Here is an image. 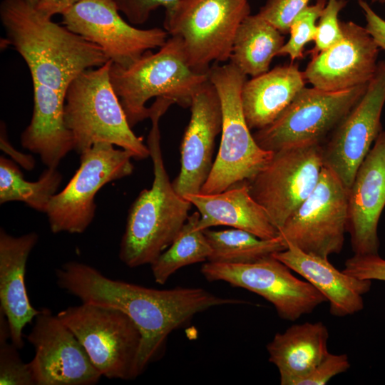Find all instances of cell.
<instances>
[{
	"label": "cell",
	"mask_w": 385,
	"mask_h": 385,
	"mask_svg": "<svg viewBox=\"0 0 385 385\" xmlns=\"http://www.w3.org/2000/svg\"><path fill=\"white\" fill-rule=\"evenodd\" d=\"M326 4L327 0H317L315 4L308 5L294 19L289 30L290 37L277 56H289L292 61L303 58L305 45L315 39L316 21Z\"/></svg>",
	"instance_id": "obj_31"
},
{
	"label": "cell",
	"mask_w": 385,
	"mask_h": 385,
	"mask_svg": "<svg viewBox=\"0 0 385 385\" xmlns=\"http://www.w3.org/2000/svg\"><path fill=\"white\" fill-rule=\"evenodd\" d=\"M27 340L35 385H92L103 376L73 332L48 308L39 310Z\"/></svg>",
	"instance_id": "obj_16"
},
{
	"label": "cell",
	"mask_w": 385,
	"mask_h": 385,
	"mask_svg": "<svg viewBox=\"0 0 385 385\" xmlns=\"http://www.w3.org/2000/svg\"><path fill=\"white\" fill-rule=\"evenodd\" d=\"M323 167L322 144L298 145L274 152L267 165L246 182L279 230L314 190Z\"/></svg>",
	"instance_id": "obj_11"
},
{
	"label": "cell",
	"mask_w": 385,
	"mask_h": 385,
	"mask_svg": "<svg viewBox=\"0 0 385 385\" xmlns=\"http://www.w3.org/2000/svg\"><path fill=\"white\" fill-rule=\"evenodd\" d=\"M0 17L6 43L24 58L33 83L66 94L82 72L109 61L98 46L53 22L26 0H3Z\"/></svg>",
	"instance_id": "obj_2"
},
{
	"label": "cell",
	"mask_w": 385,
	"mask_h": 385,
	"mask_svg": "<svg viewBox=\"0 0 385 385\" xmlns=\"http://www.w3.org/2000/svg\"><path fill=\"white\" fill-rule=\"evenodd\" d=\"M385 103V59L377 63L366 90L322 145L324 166L349 190L361 163L381 130Z\"/></svg>",
	"instance_id": "obj_15"
},
{
	"label": "cell",
	"mask_w": 385,
	"mask_h": 385,
	"mask_svg": "<svg viewBox=\"0 0 385 385\" xmlns=\"http://www.w3.org/2000/svg\"><path fill=\"white\" fill-rule=\"evenodd\" d=\"M118 10L135 25L145 23L152 11L160 6L168 9L178 0H114Z\"/></svg>",
	"instance_id": "obj_36"
},
{
	"label": "cell",
	"mask_w": 385,
	"mask_h": 385,
	"mask_svg": "<svg viewBox=\"0 0 385 385\" xmlns=\"http://www.w3.org/2000/svg\"><path fill=\"white\" fill-rule=\"evenodd\" d=\"M1 148L8 153L16 163L24 168L31 170L34 168L35 161L34 158L27 154L20 153L9 142L4 123L1 125Z\"/></svg>",
	"instance_id": "obj_38"
},
{
	"label": "cell",
	"mask_w": 385,
	"mask_h": 385,
	"mask_svg": "<svg viewBox=\"0 0 385 385\" xmlns=\"http://www.w3.org/2000/svg\"><path fill=\"white\" fill-rule=\"evenodd\" d=\"M119 12L114 0H81L62 14V24L98 46L113 63L126 68L163 46L169 34L160 28L133 26Z\"/></svg>",
	"instance_id": "obj_14"
},
{
	"label": "cell",
	"mask_w": 385,
	"mask_h": 385,
	"mask_svg": "<svg viewBox=\"0 0 385 385\" xmlns=\"http://www.w3.org/2000/svg\"><path fill=\"white\" fill-rule=\"evenodd\" d=\"M191 115L180 146V170L173 182L183 197L200 193L213 165L216 136L222 130V107L218 93L207 79L195 94Z\"/></svg>",
	"instance_id": "obj_18"
},
{
	"label": "cell",
	"mask_w": 385,
	"mask_h": 385,
	"mask_svg": "<svg viewBox=\"0 0 385 385\" xmlns=\"http://www.w3.org/2000/svg\"><path fill=\"white\" fill-rule=\"evenodd\" d=\"M273 256L302 276L327 299L335 317L354 314L364 308L362 296L370 290L371 280L361 279L334 267L328 258L308 254L296 246Z\"/></svg>",
	"instance_id": "obj_21"
},
{
	"label": "cell",
	"mask_w": 385,
	"mask_h": 385,
	"mask_svg": "<svg viewBox=\"0 0 385 385\" xmlns=\"http://www.w3.org/2000/svg\"><path fill=\"white\" fill-rule=\"evenodd\" d=\"M341 40L312 56L303 71L314 88L337 91L368 84L376 72L379 48L366 28L353 21H341Z\"/></svg>",
	"instance_id": "obj_17"
},
{
	"label": "cell",
	"mask_w": 385,
	"mask_h": 385,
	"mask_svg": "<svg viewBox=\"0 0 385 385\" xmlns=\"http://www.w3.org/2000/svg\"><path fill=\"white\" fill-rule=\"evenodd\" d=\"M9 322L0 311V384L35 385L30 362L24 363L11 342Z\"/></svg>",
	"instance_id": "obj_30"
},
{
	"label": "cell",
	"mask_w": 385,
	"mask_h": 385,
	"mask_svg": "<svg viewBox=\"0 0 385 385\" xmlns=\"http://www.w3.org/2000/svg\"><path fill=\"white\" fill-rule=\"evenodd\" d=\"M204 233L212 250L208 262L251 263L287 248L279 235L272 239H262L237 228L223 230L206 229Z\"/></svg>",
	"instance_id": "obj_27"
},
{
	"label": "cell",
	"mask_w": 385,
	"mask_h": 385,
	"mask_svg": "<svg viewBox=\"0 0 385 385\" xmlns=\"http://www.w3.org/2000/svg\"><path fill=\"white\" fill-rule=\"evenodd\" d=\"M305 80L294 63L277 66L247 80L241 101L250 129L259 130L274 121L305 87Z\"/></svg>",
	"instance_id": "obj_24"
},
{
	"label": "cell",
	"mask_w": 385,
	"mask_h": 385,
	"mask_svg": "<svg viewBox=\"0 0 385 385\" xmlns=\"http://www.w3.org/2000/svg\"><path fill=\"white\" fill-rule=\"evenodd\" d=\"M110 78L132 128L150 118V108L145 104L153 97L190 107L208 76L191 68L182 40L170 36L156 53L148 51L126 68L112 62Z\"/></svg>",
	"instance_id": "obj_4"
},
{
	"label": "cell",
	"mask_w": 385,
	"mask_h": 385,
	"mask_svg": "<svg viewBox=\"0 0 385 385\" xmlns=\"http://www.w3.org/2000/svg\"><path fill=\"white\" fill-rule=\"evenodd\" d=\"M171 106L156 98L150 107L152 127L147 145L154 179L130 207L119 257L130 268L152 264L173 242L188 217L192 204L175 190L167 173L160 148L159 120Z\"/></svg>",
	"instance_id": "obj_3"
},
{
	"label": "cell",
	"mask_w": 385,
	"mask_h": 385,
	"mask_svg": "<svg viewBox=\"0 0 385 385\" xmlns=\"http://www.w3.org/2000/svg\"><path fill=\"white\" fill-rule=\"evenodd\" d=\"M109 60L82 72L65 95L64 120L78 154L101 142L120 147L136 160L150 156L148 145L131 129L111 82Z\"/></svg>",
	"instance_id": "obj_5"
},
{
	"label": "cell",
	"mask_w": 385,
	"mask_h": 385,
	"mask_svg": "<svg viewBox=\"0 0 385 385\" xmlns=\"http://www.w3.org/2000/svg\"><path fill=\"white\" fill-rule=\"evenodd\" d=\"M200 215L197 227L205 230L225 225L247 231L262 239L279 236L265 210L252 196L247 182L218 193L188 194L184 196Z\"/></svg>",
	"instance_id": "obj_22"
},
{
	"label": "cell",
	"mask_w": 385,
	"mask_h": 385,
	"mask_svg": "<svg viewBox=\"0 0 385 385\" xmlns=\"http://www.w3.org/2000/svg\"><path fill=\"white\" fill-rule=\"evenodd\" d=\"M346 0H328L319 18L317 25L315 46L311 51L312 56L327 49L341 40L343 36L338 16L346 6Z\"/></svg>",
	"instance_id": "obj_32"
},
{
	"label": "cell",
	"mask_w": 385,
	"mask_h": 385,
	"mask_svg": "<svg viewBox=\"0 0 385 385\" xmlns=\"http://www.w3.org/2000/svg\"><path fill=\"white\" fill-rule=\"evenodd\" d=\"M364 15L366 29L379 48L385 51V20L379 16L365 0H358Z\"/></svg>",
	"instance_id": "obj_37"
},
{
	"label": "cell",
	"mask_w": 385,
	"mask_h": 385,
	"mask_svg": "<svg viewBox=\"0 0 385 385\" xmlns=\"http://www.w3.org/2000/svg\"><path fill=\"white\" fill-rule=\"evenodd\" d=\"M343 272L361 279L385 281V260L378 254H354L346 260Z\"/></svg>",
	"instance_id": "obj_35"
},
{
	"label": "cell",
	"mask_w": 385,
	"mask_h": 385,
	"mask_svg": "<svg viewBox=\"0 0 385 385\" xmlns=\"http://www.w3.org/2000/svg\"><path fill=\"white\" fill-rule=\"evenodd\" d=\"M373 3L385 4V0H371Z\"/></svg>",
	"instance_id": "obj_41"
},
{
	"label": "cell",
	"mask_w": 385,
	"mask_h": 385,
	"mask_svg": "<svg viewBox=\"0 0 385 385\" xmlns=\"http://www.w3.org/2000/svg\"><path fill=\"white\" fill-rule=\"evenodd\" d=\"M347 191L324 166L314 190L279 229L285 243L322 257L339 254L346 232Z\"/></svg>",
	"instance_id": "obj_13"
},
{
	"label": "cell",
	"mask_w": 385,
	"mask_h": 385,
	"mask_svg": "<svg viewBox=\"0 0 385 385\" xmlns=\"http://www.w3.org/2000/svg\"><path fill=\"white\" fill-rule=\"evenodd\" d=\"M38 240L36 232L19 237L0 230V311L7 319L11 342L24 346L23 329L38 314L31 304L25 284L29 256Z\"/></svg>",
	"instance_id": "obj_20"
},
{
	"label": "cell",
	"mask_w": 385,
	"mask_h": 385,
	"mask_svg": "<svg viewBox=\"0 0 385 385\" xmlns=\"http://www.w3.org/2000/svg\"><path fill=\"white\" fill-rule=\"evenodd\" d=\"M30 4H31L33 6L36 7V5L38 4V2L41 0H26Z\"/></svg>",
	"instance_id": "obj_40"
},
{
	"label": "cell",
	"mask_w": 385,
	"mask_h": 385,
	"mask_svg": "<svg viewBox=\"0 0 385 385\" xmlns=\"http://www.w3.org/2000/svg\"><path fill=\"white\" fill-rule=\"evenodd\" d=\"M346 232L356 255L378 254V223L385 207V131L359 166L347 191Z\"/></svg>",
	"instance_id": "obj_19"
},
{
	"label": "cell",
	"mask_w": 385,
	"mask_h": 385,
	"mask_svg": "<svg viewBox=\"0 0 385 385\" xmlns=\"http://www.w3.org/2000/svg\"><path fill=\"white\" fill-rule=\"evenodd\" d=\"M250 14L248 0H178L165 11L164 28L182 40L191 68L207 73L212 63L230 59L237 30Z\"/></svg>",
	"instance_id": "obj_7"
},
{
	"label": "cell",
	"mask_w": 385,
	"mask_h": 385,
	"mask_svg": "<svg viewBox=\"0 0 385 385\" xmlns=\"http://www.w3.org/2000/svg\"><path fill=\"white\" fill-rule=\"evenodd\" d=\"M80 166L66 186L52 197L46 212L53 233H83L92 222L95 197L106 184L132 174V153L101 142L83 152Z\"/></svg>",
	"instance_id": "obj_9"
},
{
	"label": "cell",
	"mask_w": 385,
	"mask_h": 385,
	"mask_svg": "<svg viewBox=\"0 0 385 385\" xmlns=\"http://www.w3.org/2000/svg\"><path fill=\"white\" fill-rule=\"evenodd\" d=\"M368 84L337 91L304 87L274 121L257 130L254 138L272 152L322 144L361 99Z\"/></svg>",
	"instance_id": "obj_10"
},
{
	"label": "cell",
	"mask_w": 385,
	"mask_h": 385,
	"mask_svg": "<svg viewBox=\"0 0 385 385\" xmlns=\"http://www.w3.org/2000/svg\"><path fill=\"white\" fill-rule=\"evenodd\" d=\"M62 175L56 168H47L38 180L29 182L11 160L0 158V204L20 201L35 210L46 213L57 193Z\"/></svg>",
	"instance_id": "obj_29"
},
{
	"label": "cell",
	"mask_w": 385,
	"mask_h": 385,
	"mask_svg": "<svg viewBox=\"0 0 385 385\" xmlns=\"http://www.w3.org/2000/svg\"><path fill=\"white\" fill-rule=\"evenodd\" d=\"M81 0H41L35 7L43 16L51 19L56 14H63Z\"/></svg>",
	"instance_id": "obj_39"
},
{
	"label": "cell",
	"mask_w": 385,
	"mask_h": 385,
	"mask_svg": "<svg viewBox=\"0 0 385 385\" xmlns=\"http://www.w3.org/2000/svg\"><path fill=\"white\" fill-rule=\"evenodd\" d=\"M200 271L209 282L222 281L261 296L274 306L280 318L287 321H295L327 302L319 291L297 278L273 255L246 264L207 261Z\"/></svg>",
	"instance_id": "obj_12"
},
{
	"label": "cell",
	"mask_w": 385,
	"mask_h": 385,
	"mask_svg": "<svg viewBox=\"0 0 385 385\" xmlns=\"http://www.w3.org/2000/svg\"><path fill=\"white\" fill-rule=\"evenodd\" d=\"M222 107L221 141L210 173L200 192H221L252 180L271 160L274 152L255 141L243 113L241 92L247 76L232 63H215L207 72Z\"/></svg>",
	"instance_id": "obj_6"
},
{
	"label": "cell",
	"mask_w": 385,
	"mask_h": 385,
	"mask_svg": "<svg viewBox=\"0 0 385 385\" xmlns=\"http://www.w3.org/2000/svg\"><path fill=\"white\" fill-rule=\"evenodd\" d=\"M33 114L21 135V143L38 154L46 167L56 168L74 147L64 120L66 94L37 83H33Z\"/></svg>",
	"instance_id": "obj_23"
},
{
	"label": "cell",
	"mask_w": 385,
	"mask_h": 385,
	"mask_svg": "<svg viewBox=\"0 0 385 385\" xmlns=\"http://www.w3.org/2000/svg\"><path fill=\"white\" fill-rule=\"evenodd\" d=\"M350 367L346 354L328 352L307 374L294 381L292 385H325L334 376L346 371Z\"/></svg>",
	"instance_id": "obj_34"
},
{
	"label": "cell",
	"mask_w": 385,
	"mask_h": 385,
	"mask_svg": "<svg viewBox=\"0 0 385 385\" xmlns=\"http://www.w3.org/2000/svg\"><path fill=\"white\" fill-rule=\"evenodd\" d=\"M200 217L197 211L189 215L171 245L150 265L156 283L163 284L183 267L208 260L212 250L204 230L197 227Z\"/></svg>",
	"instance_id": "obj_28"
},
{
	"label": "cell",
	"mask_w": 385,
	"mask_h": 385,
	"mask_svg": "<svg viewBox=\"0 0 385 385\" xmlns=\"http://www.w3.org/2000/svg\"><path fill=\"white\" fill-rule=\"evenodd\" d=\"M84 347L103 376L123 380L139 376L142 336L133 320L108 306L82 303L57 314Z\"/></svg>",
	"instance_id": "obj_8"
},
{
	"label": "cell",
	"mask_w": 385,
	"mask_h": 385,
	"mask_svg": "<svg viewBox=\"0 0 385 385\" xmlns=\"http://www.w3.org/2000/svg\"><path fill=\"white\" fill-rule=\"evenodd\" d=\"M56 276L58 285L82 303L118 309L133 320L142 336L137 361L139 375L163 352L170 334L195 314L214 307L247 303L200 287L157 289L113 279L76 261L63 264Z\"/></svg>",
	"instance_id": "obj_1"
},
{
	"label": "cell",
	"mask_w": 385,
	"mask_h": 385,
	"mask_svg": "<svg viewBox=\"0 0 385 385\" xmlns=\"http://www.w3.org/2000/svg\"><path fill=\"white\" fill-rule=\"evenodd\" d=\"M329 332L322 322H304L277 333L267 344L269 361L277 368L281 385H292L329 352Z\"/></svg>",
	"instance_id": "obj_25"
},
{
	"label": "cell",
	"mask_w": 385,
	"mask_h": 385,
	"mask_svg": "<svg viewBox=\"0 0 385 385\" xmlns=\"http://www.w3.org/2000/svg\"><path fill=\"white\" fill-rule=\"evenodd\" d=\"M284 44L282 34L258 13L248 15L235 36L230 62L246 76L269 71L272 58Z\"/></svg>",
	"instance_id": "obj_26"
},
{
	"label": "cell",
	"mask_w": 385,
	"mask_h": 385,
	"mask_svg": "<svg viewBox=\"0 0 385 385\" xmlns=\"http://www.w3.org/2000/svg\"><path fill=\"white\" fill-rule=\"evenodd\" d=\"M310 0H267L258 14L282 34L289 33L294 19Z\"/></svg>",
	"instance_id": "obj_33"
}]
</instances>
